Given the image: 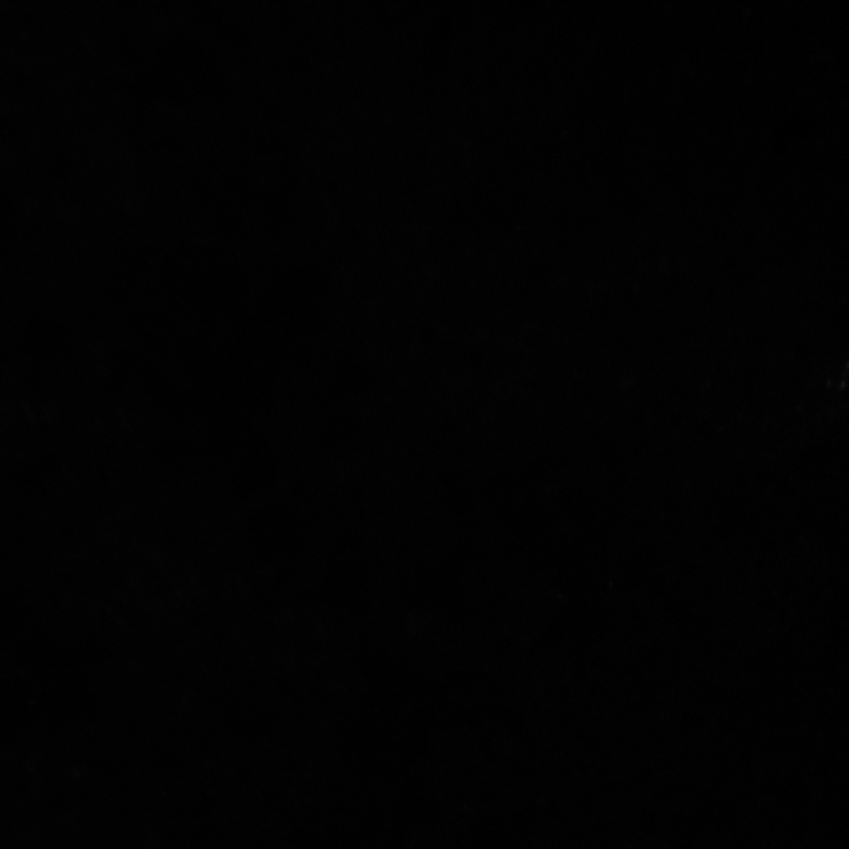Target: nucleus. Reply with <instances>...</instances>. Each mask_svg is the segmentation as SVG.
Instances as JSON below:
<instances>
[]
</instances>
